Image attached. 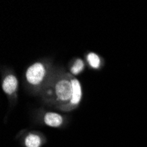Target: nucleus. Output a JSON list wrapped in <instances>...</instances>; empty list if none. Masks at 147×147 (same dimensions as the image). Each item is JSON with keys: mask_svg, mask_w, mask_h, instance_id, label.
I'll list each match as a JSON object with an SVG mask.
<instances>
[{"mask_svg": "<svg viewBox=\"0 0 147 147\" xmlns=\"http://www.w3.org/2000/svg\"><path fill=\"white\" fill-rule=\"evenodd\" d=\"M46 67L42 63H34L26 71V79L31 86H39L46 77Z\"/></svg>", "mask_w": 147, "mask_h": 147, "instance_id": "obj_1", "label": "nucleus"}, {"mask_svg": "<svg viewBox=\"0 0 147 147\" xmlns=\"http://www.w3.org/2000/svg\"><path fill=\"white\" fill-rule=\"evenodd\" d=\"M55 95L59 102H68L71 101L72 97V84L71 79L62 78L55 85Z\"/></svg>", "mask_w": 147, "mask_h": 147, "instance_id": "obj_2", "label": "nucleus"}, {"mask_svg": "<svg viewBox=\"0 0 147 147\" xmlns=\"http://www.w3.org/2000/svg\"><path fill=\"white\" fill-rule=\"evenodd\" d=\"M71 84H72V97L71 101L68 104V108L70 109H72V108L77 107L82 98V89H81V85H80L79 81L77 78H71Z\"/></svg>", "mask_w": 147, "mask_h": 147, "instance_id": "obj_3", "label": "nucleus"}, {"mask_svg": "<svg viewBox=\"0 0 147 147\" xmlns=\"http://www.w3.org/2000/svg\"><path fill=\"white\" fill-rule=\"evenodd\" d=\"M2 88H3V91L6 93V94H9V95L13 94L18 88V79H17V78L12 74L7 75L3 80Z\"/></svg>", "mask_w": 147, "mask_h": 147, "instance_id": "obj_4", "label": "nucleus"}, {"mask_svg": "<svg viewBox=\"0 0 147 147\" xmlns=\"http://www.w3.org/2000/svg\"><path fill=\"white\" fill-rule=\"evenodd\" d=\"M63 116L54 112H49L44 116V123L50 127H59L63 123Z\"/></svg>", "mask_w": 147, "mask_h": 147, "instance_id": "obj_5", "label": "nucleus"}, {"mask_svg": "<svg viewBox=\"0 0 147 147\" xmlns=\"http://www.w3.org/2000/svg\"><path fill=\"white\" fill-rule=\"evenodd\" d=\"M25 145L26 147H40L42 145V139L35 134H29L25 139Z\"/></svg>", "mask_w": 147, "mask_h": 147, "instance_id": "obj_6", "label": "nucleus"}, {"mask_svg": "<svg viewBox=\"0 0 147 147\" xmlns=\"http://www.w3.org/2000/svg\"><path fill=\"white\" fill-rule=\"evenodd\" d=\"M86 59H87V62H88L89 65L91 66L92 68L98 69L100 67V57L97 54H95V53L90 52L89 54L87 55V57H86Z\"/></svg>", "mask_w": 147, "mask_h": 147, "instance_id": "obj_7", "label": "nucleus"}, {"mask_svg": "<svg viewBox=\"0 0 147 147\" xmlns=\"http://www.w3.org/2000/svg\"><path fill=\"white\" fill-rule=\"evenodd\" d=\"M84 68H85V64H84V62L82 61V59H80V58H78L73 65L71 66V72L74 75H78L79 74L81 71H84Z\"/></svg>", "mask_w": 147, "mask_h": 147, "instance_id": "obj_8", "label": "nucleus"}]
</instances>
